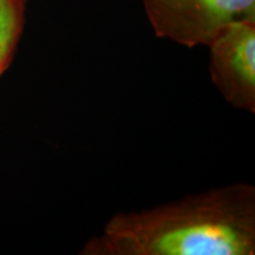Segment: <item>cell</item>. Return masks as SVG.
<instances>
[{"mask_svg":"<svg viewBox=\"0 0 255 255\" xmlns=\"http://www.w3.org/2000/svg\"><path fill=\"white\" fill-rule=\"evenodd\" d=\"M84 255H254L255 188L229 184L138 212L117 213Z\"/></svg>","mask_w":255,"mask_h":255,"instance_id":"obj_1","label":"cell"},{"mask_svg":"<svg viewBox=\"0 0 255 255\" xmlns=\"http://www.w3.org/2000/svg\"><path fill=\"white\" fill-rule=\"evenodd\" d=\"M158 38L186 47L207 46L222 28L255 18V0H143Z\"/></svg>","mask_w":255,"mask_h":255,"instance_id":"obj_2","label":"cell"},{"mask_svg":"<svg viewBox=\"0 0 255 255\" xmlns=\"http://www.w3.org/2000/svg\"><path fill=\"white\" fill-rule=\"evenodd\" d=\"M209 47V75L233 108L255 113V18L233 21Z\"/></svg>","mask_w":255,"mask_h":255,"instance_id":"obj_3","label":"cell"},{"mask_svg":"<svg viewBox=\"0 0 255 255\" xmlns=\"http://www.w3.org/2000/svg\"><path fill=\"white\" fill-rule=\"evenodd\" d=\"M26 0H0V76L13 58L25 20Z\"/></svg>","mask_w":255,"mask_h":255,"instance_id":"obj_4","label":"cell"}]
</instances>
